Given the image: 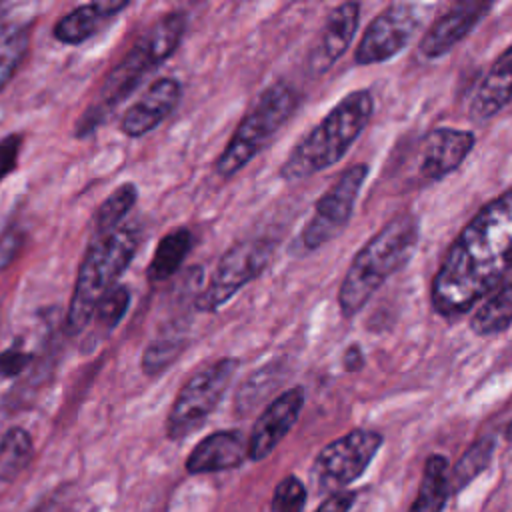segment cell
<instances>
[{"mask_svg":"<svg viewBox=\"0 0 512 512\" xmlns=\"http://www.w3.org/2000/svg\"><path fill=\"white\" fill-rule=\"evenodd\" d=\"M512 274V188L486 202L448 246L430 286L436 314L456 318Z\"/></svg>","mask_w":512,"mask_h":512,"instance_id":"6da1fadb","label":"cell"},{"mask_svg":"<svg viewBox=\"0 0 512 512\" xmlns=\"http://www.w3.org/2000/svg\"><path fill=\"white\" fill-rule=\"evenodd\" d=\"M418 238L420 224L416 216L402 212L356 252L338 288V306L344 318L356 316L382 284L410 262Z\"/></svg>","mask_w":512,"mask_h":512,"instance_id":"7a4b0ae2","label":"cell"},{"mask_svg":"<svg viewBox=\"0 0 512 512\" xmlns=\"http://www.w3.org/2000/svg\"><path fill=\"white\" fill-rule=\"evenodd\" d=\"M186 32V14L170 12L156 20L140 38L132 44L128 54L108 74L94 102L76 124V136H86L100 126L116 106H120L142 80L162 66L180 46Z\"/></svg>","mask_w":512,"mask_h":512,"instance_id":"3957f363","label":"cell"},{"mask_svg":"<svg viewBox=\"0 0 512 512\" xmlns=\"http://www.w3.org/2000/svg\"><path fill=\"white\" fill-rule=\"evenodd\" d=\"M374 112L370 90H352L314 124L288 152L278 174L286 182L314 176L344 158Z\"/></svg>","mask_w":512,"mask_h":512,"instance_id":"277c9868","label":"cell"},{"mask_svg":"<svg viewBox=\"0 0 512 512\" xmlns=\"http://www.w3.org/2000/svg\"><path fill=\"white\" fill-rule=\"evenodd\" d=\"M140 246V228L134 224H120L118 228L100 234L90 244L80 264L66 326L72 334L90 326L98 302L114 288V282L130 266Z\"/></svg>","mask_w":512,"mask_h":512,"instance_id":"5b68a950","label":"cell"},{"mask_svg":"<svg viewBox=\"0 0 512 512\" xmlns=\"http://www.w3.org/2000/svg\"><path fill=\"white\" fill-rule=\"evenodd\" d=\"M296 106V90L282 80H276L262 90L252 108L236 126L226 148L216 158V174L230 178L252 162L254 156L274 138V134L292 118Z\"/></svg>","mask_w":512,"mask_h":512,"instance_id":"8992f818","label":"cell"},{"mask_svg":"<svg viewBox=\"0 0 512 512\" xmlns=\"http://www.w3.org/2000/svg\"><path fill=\"white\" fill-rule=\"evenodd\" d=\"M236 368L238 360L226 356L186 380L166 418V434L170 440H182L204 426L208 416L224 398Z\"/></svg>","mask_w":512,"mask_h":512,"instance_id":"52a82bcc","label":"cell"},{"mask_svg":"<svg viewBox=\"0 0 512 512\" xmlns=\"http://www.w3.org/2000/svg\"><path fill=\"white\" fill-rule=\"evenodd\" d=\"M274 242L266 238L240 240L218 260L206 288L196 298V310L216 312L246 284L256 280L270 264Z\"/></svg>","mask_w":512,"mask_h":512,"instance_id":"ba28073f","label":"cell"},{"mask_svg":"<svg viewBox=\"0 0 512 512\" xmlns=\"http://www.w3.org/2000/svg\"><path fill=\"white\" fill-rule=\"evenodd\" d=\"M384 438L376 430L356 428L348 434L326 444L314 458L310 478L318 492H342L348 484L358 480L374 456L378 454Z\"/></svg>","mask_w":512,"mask_h":512,"instance_id":"9c48e42d","label":"cell"},{"mask_svg":"<svg viewBox=\"0 0 512 512\" xmlns=\"http://www.w3.org/2000/svg\"><path fill=\"white\" fill-rule=\"evenodd\" d=\"M366 176L368 164H352L316 200L312 216L298 234V244L304 252L318 250L346 228Z\"/></svg>","mask_w":512,"mask_h":512,"instance_id":"30bf717a","label":"cell"},{"mask_svg":"<svg viewBox=\"0 0 512 512\" xmlns=\"http://www.w3.org/2000/svg\"><path fill=\"white\" fill-rule=\"evenodd\" d=\"M420 26V14L414 4L394 2L386 6L364 30L354 62L360 66L382 64L400 54Z\"/></svg>","mask_w":512,"mask_h":512,"instance_id":"8fae6325","label":"cell"},{"mask_svg":"<svg viewBox=\"0 0 512 512\" xmlns=\"http://www.w3.org/2000/svg\"><path fill=\"white\" fill-rule=\"evenodd\" d=\"M306 392L302 386H292L278 394L256 418L248 436V460L260 462L268 458L274 448L286 438L298 422L304 408Z\"/></svg>","mask_w":512,"mask_h":512,"instance_id":"7c38bea8","label":"cell"},{"mask_svg":"<svg viewBox=\"0 0 512 512\" xmlns=\"http://www.w3.org/2000/svg\"><path fill=\"white\" fill-rule=\"evenodd\" d=\"M476 144L472 130H458L450 126L432 128L418 144V174L436 182L462 166Z\"/></svg>","mask_w":512,"mask_h":512,"instance_id":"4fadbf2b","label":"cell"},{"mask_svg":"<svg viewBox=\"0 0 512 512\" xmlns=\"http://www.w3.org/2000/svg\"><path fill=\"white\" fill-rule=\"evenodd\" d=\"M492 4L484 0H464L450 6L438 16L432 26L424 32L418 52L426 60H436L448 54L458 42H462L490 12Z\"/></svg>","mask_w":512,"mask_h":512,"instance_id":"5bb4252c","label":"cell"},{"mask_svg":"<svg viewBox=\"0 0 512 512\" xmlns=\"http://www.w3.org/2000/svg\"><path fill=\"white\" fill-rule=\"evenodd\" d=\"M182 98V84L176 78H158L124 112L120 128L130 138H140L164 122Z\"/></svg>","mask_w":512,"mask_h":512,"instance_id":"9a60e30c","label":"cell"},{"mask_svg":"<svg viewBox=\"0 0 512 512\" xmlns=\"http://www.w3.org/2000/svg\"><path fill=\"white\" fill-rule=\"evenodd\" d=\"M248 458V440L240 430H218L202 438L186 458L188 474L232 470Z\"/></svg>","mask_w":512,"mask_h":512,"instance_id":"2e32d148","label":"cell"},{"mask_svg":"<svg viewBox=\"0 0 512 512\" xmlns=\"http://www.w3.org/2000/svg\"><path fill=\"white\" fill-rule=\"evenodd\" d=\"M360 20V4L358 2H344L330 10L320 36L318 44L310 56V68L314 74L326 72L350 46Z\"/></svg>","mask_w":512,"mask_h":512,"instance_id":"e0dca14e","label":"cell"},{"mask_svg":"<svg viewBox=\"0 0 512 512\" xmlns=\"http://www.w3.org/2000/svg\"><path fill=\"white\" fill-rule=\"evenodd\" d=\"M512 100V44L492 62L484 78L480 80L468 114L476 122L494 118Z\"/></svg>","mask_w":512,"mask_h":512,"instance_id":"ac0fdd59","label":"cell"},{"mask_svg":"<svg viewBox=\"0 0 512 512\" xmlns=\"http://www.w3.org/2000/svg\"><path fill=\"white\" fill-rule=\"evenodd\" d=\"M126 6L128 2H90L76 6L56 22L54 38L68 46L82 44Z\"/></svg>","mask_w":512,"mask_h":512,"instance_id":"d6986e66","label":"cell"},{"mask_svg":"<svg viewBox=\"0 0 512 512\" xmlns=\"http://www.w3.org/2000/svg\"><path fill=\"white\" fill-rule=\"evenodd\" d=\"M512 326V274L504 278L472 312L470 330L476 336H496Z\"/></svg>","mask_w":512,"mask_h":512,"instance_id":"ffe728a7","label":"cell"},{"mask_svg":"<svg viewBox=\"0 0 512 512\" xmlns=\"http://www.w3.org/2000/svg\"><path fill=\"white\" fill-rule=\"evenodd\" d=\"M450 496V464L442 454H430L422 468L418 494L408 512H442Z\"/></svg>","mask_w":512,"mask_h":512,"instance_id":"44dd1931","label":"cell"},{"mask_svg":"<svg viewBox=\"0 0 512 512\" xmlns=\"http://www.w3.org/2000/svg\"><path fill=\"white\" fill-rule=\"evenodd\" d=\"M192 232L188 228H174L160 238L152 260L148 264V280L150 282H164L174 276L182 262L186 260L188 252L192 250Z\"/></svg>","mask_w":512,"mask_h":512,"instance_id":"7402d4cb","label":"cell"},{"mask_svg":"<svg viewBox=\"0 0 512 512\" xmlns=\"http://www.w3.org/2000/svg\"><path fill=\"white\" fill-rule=\"evenodd\" d=\"M34 442L26 428L12 426L0 438V482H14L30 464Z\"/></svg>","mask_w":512,"mask_h":512,"instance_id":"603a6c76","label":"cell"},{"mask_svg":"<svg viewBox=\"0 0 512 512\" xmlns=\"http://www.w3.org/2000/svg\"><path fill=\"white\" fill-rule=\"evenodd\" d=\"M30 48V28L22 22L0 20V90L12 80Z\"/></svg>","mask_w":512,"mask_h":512,"instance_id":"cb8c5ba5","label":"cell"},{"mask_svg":"<svg viewBox=\"0 0 512 512\" xmlns=\"http://www.w3.org/2000/svg\"><path fill=\"white\" fill-rule=\"evenodd\" d=\"M494 446H496L494 438L484 436V438L476 440L460 456V460L450 470V492H460L462 488H466L490 464V458L494 454Z\"/></svg>","mask_w":512,"mask_h":512,"instance_id":"d4e9b609","label":"cell"},{"mask_svg":"<svg viewBox=\"0 0 512 512\" xmlns=\"http://www.w3.org/2000/svg\"><path fill=\"white\" fill-rule=\"evenodd\" d=\"M138 200V188L132 182L118 186L96 210L94 226L98 234H106L120 226L122 218L134 208Z\"/></svg>","mask_w":512,"mask_h":512,"instance_id":"484cf974","label":"cell"},{"mask_svg":"<svg viewBox=\"0 0 512 512\" xmlns=\"http://www.w3.org/2000/svg\"><path fill=\"white\" fill-rule=\"evenodd\" d=\"M130 306V290L124 284L114 286L96 306L90 324L94 322V332L92 336H98V340L106 338L108 334L114 332V328L120 324L124 318L126 310Z\"/></svg>","mask_w":512,"mask_h":512,"instance_id":"4316f807","label":"cell"},{"mask_svg":"<svg viewBox=\"0 0 512 512\" xmlns=\"http://www.w3.org/2000/svg\"><path fill=\"white\" fill-rule=\"evenodd\" d=\"M280 378V368L276 364H268L258 368L240 388L236 400L240 410H250L254 408L270 390H274L276 382Z\"/></svg>","mask_w":512,"mask_h":512,"instance_id":"83f0119b","label":"cell"},{"mask_svg":"<svg viewBox=\"0 0 512 512\" xmlns=\"http://www.w3.org/2000/svg\"><path fill=\"white\" fill-rule=\"evenodd\" d=\"M182 348H184V340H178V338L154 340L142 354V370L148 376H156L164 372L182 354Z\"/></svg>","mask_w":512,"mask_h":512,"instance_id":"f1b7e54d","label":"cell"},{"mask_svg":"<svg viewBox=\"0 0 512 512\" xmlns=\"http://www.w3.org/2000/svg\"><path fill=\"white\" fill-rule=\"evenodd\" d=\"M306 500H308L306 486L302 484L300 478L290 474L276 484L270 510L272 512H304Z\"/></svg>","mask_w":512,"mask_h":512,"instance_id":"f546056e","label":"cell"},{"mask_svg":"<svg viewBox=\"0 0 512 512\" xmlns=\"http://www.w3.org/2000/svg\"><path fill=\"white\" fill-rule=\"evenodd\" d=\"M30 362H32V354L18 340L0 352V376L14 378L20 372H24Z\"/></svg>","mask_w":512,"mask_h":512,"instance_id":"4dcf8cb0","label":"cell"},{"mask_svg":"<svg viewBox=\"0 0 512 512\" xmlns=\"http://www.w3.org/2000/svg\"><path fill=\"white\" fill-rule=\"evenodd\" d=\"M26 234L18 226H10L0 234V272L6 270L20 254Z\"/></svg>","mask_w":512,"mask_h":512,"instance_id":"1f68e13d","label":"cell"},{"mask_svg":"<svg viewBox=\"0 0 512 512\" xmlns=\"http://www.w3.org/2000/svg\"><path fill=\"white\" fill-rule=\"evenodd\" d=\"M20 148H22L20 134H8L0 140V182L16 170Z\"/></svg>","mask_w":512,"mask_h":512,"instance_id":"d6a6232c","label":"cell"},{"mask_svg":"<svg viewBox=\"0 0 512 512\" xmlns=\"http://www.w3.org/2000/svg\"><path fill=\"white\" fill-rule=\"evenodd\" d=\"M354 500H356V492L354 490L334 492V494L326 496L324 502L318 504V508L314 512H350Z\"/></svg>","mask_w":512,"mask_h":512,"instance_id":"836d02e7","label":"cell"},{"mask_svg":"<svg viewBox=\"0 0 512 512\" xmlns=\"http://www.w3.org/2000/svg\"><path fill=\"white\" fill-rule=\"evenodd\" d=\"M342 366H344L346 372H358L364 366V352H362V348L358 344H350L344 350Z\"/></svg>","mask_w":512,"mask_h":512,"instance_id":"e575fe53","label":"cell"},{"mask_svg":"<svg viewBox=\"0 0 512 512\" xmlns=\"http://www.w3.org/2000/svg\"><path fill=\"white\" fill-rule=\"evenodd\" d=\"M504 436H506L508 442H512V420L508 422V426H506V430H504Z\"/></svg>","mask_w":512,"mask_h":512,"instance_id":"d590c367","label":"cell"}]
</instances>
